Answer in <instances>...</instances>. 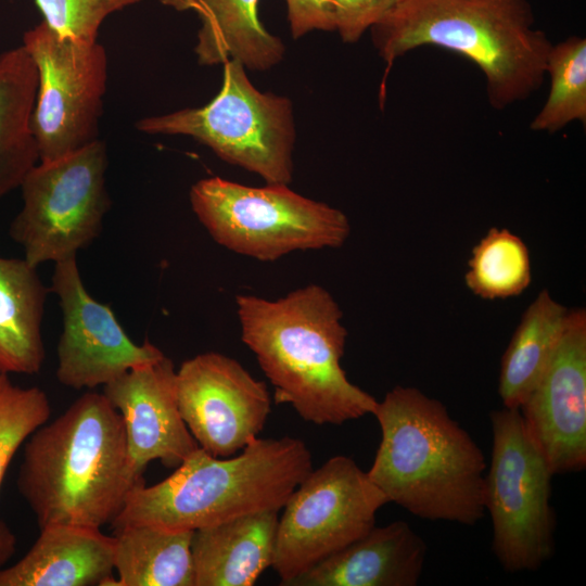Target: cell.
<instances>
[{
    "label": "cell",
    "mask_w": 586,
    "mask_h": 586,
    "mask_svg": "<svg viewBox=\"0 0 586 586\" xmlns=\"http://www.w3.org/2000/svg\"><path fill=\"white\" fill-rule=\"evenodd\" d=\"M16 486L39 528L112 524L129 493L145 483L132 463L119 412L86 392L24 442Z\"/></svg>",
    "instance_id": "6da1fadb"
},
{
    "label": "cell",
    "mask_w": 586,
    "mask_h": 586,
    "mask_svg": "<svg viewBox=\"0 0 586 586\" xmlns=\"http://www.w3.org/2000/svg\"><path fill=\"white\" fill-rule=\"evenodd\" d=\"M235 304L241 339L273 386L277 404L291 405L317 425L373 415L378 400L341 367L347 331L324 288L308 284L276 301L240 294Z\"/></svg>",
    "instance_id": "7a4b0ae2"
},
{
    "label": "cell",
    "mask_w": 586,
    "mask_h": 586,
    "mask_svg": "<svg viewBox=\"0 0 586 586\" xmlns=\"http://www.w3.org/2000/svg\"><path fill=\"white\" fill-rule=\"evenodd\" d=\"M373 415L381 441L367 473L390 502L429 521L470 526L484 517V455L442 402L398 385Z\"/></svg>",
    "instance_id": "3957f363"
},
{
    "label": "cell",
    "mask_w": 586,
    "mask_h": 586,
    "mask_svg": "<svg viewBox=\"0 0 586 586\" xmlns=\"http://www.w3.org/2000/svg\"><path fill=\"white\" fill-rule=\"evenodd\" d=\"M534 23L527 0H399L370 29L385 77L407 52L440 47L479 66L488 102L504 110L544 82L552 43Z\"/></svg>",
    "instance_id": "277c9868"
},
{
    "label": "cell",
    "mask_w": 586,
    "mask_h": 586,
    "mask_svg": "<svg viewBox=\"0 0 586 586\" xmlns=\"http://www.w3.org/2000/svg\"><path fill=\"white\" fill-rule=\"evenodd\" d=\"M311 470L310 450L290 436L256 438L231 458L199 447L165 480L135 487L111 525L194 532L255 512L280 511Z\"/></svg>",
    "instance_id": "5b68a950"
},
{
    "label": "cell",
    "mask_w": 586,
    "mask_h": 586,
    "mask_svg": "<svg viewBox=\"0 0 586 586\" xmlns=\"http://www.w3.org/2000/svg\"><path fill=\"white\" fill-rule=\"evenodd\" d=\"M190 203L218 244L258 260L340 247L351 232L342 211L303 196L288 184L257 188L205 178L192 186Z\"/></svg>",
    "instance_id": "8992f818"
},
{
    "label": "cell",
    "mask_w": 586,
    "mask_h": 586,
    "mask_svg": "<svg viewBox=\"0 0 586 586\" xmlns=\"http://www.w3.org/2000/svg\"><path fill=\"white\" fill-rule=\"evenodd\" d=\"M136 128L149 135L189 136L268 184L292 181V102L256 89L237 60L224 63L221 87L206 105L145 117Z\"/></svg>",
    "instance_id": "52a82bcc"
},
{
    "label": "cell",
    "mask_w": 586,
    "mask_h": 586,
    "mask_svg": "<svg viewBox=\"0 0 586 586\" xmlns=\"http://www.w3.org/2000/svg\"><path fill=\"white\" fill-rule=\"evenodd\" d=\"M489 419L493 447L484 507L492 519V549L507 572L535 571L555 550L557 521L550 504L555 474L518 408L493 410Z\"/></svg>",
    "instance_id": "ba28073f"
},
{
    "label": "cell",
    "mask_w": 586,
    "mask_h": 586,
    "mask_svg": "<svg viewBox=\"0 0 586 586\" xmlns=\"http://www.w3.org/2000/svg\"><path fill=\"white\" fill-rule=\"evenodd\" d=\"M387 497L347 456L311 470L279 515L271 568L280 585L366 535Z\"/></svg>",
    "instance_id": "9c48e42d"
},
{
    "label": "cell",
    "mask_w": 586,
    "mask_h": 586,
    "mask_svg": "<svg viewBox=\"0 0 586 586\" xmlns=\"http://www.w3.org/2000/svg\"><path fill=\"white\" fill-rule=\"evenodd\" d=\"M103 141L65 157L39 162L21 184L23 207L9 234L33 266L75 257L100 234L111 201Z\"/></svg>",
    "instance_id": "30bf717a"
},
{
    "label": "cell",
    "mask_w": 586,
    "mask_h": 586,
    "mask_svg": "<svg viewBox=\"0 0 586 586\" xmlns=\"http://www.w3.org/2000/svg\"><path fill=\"white\" fill-rule=\"evenodd\" d=\"M38 73L31 129L40 162L73 154L99 140L107 80L104 48L61 36L41 22L22 44Z\"/></svg>",
    "instance_id": "8fae6325"
},
{
    "label": "cell",
    "mask_w": 586,
    "mask_h": 586,
    "mask_svg": "<svg viewBox=\"0 0 586 586\" xmlns=\"http://www.w3.org/2000/svg\"><path fill=\"white\" fill-rule=\"evenodd\" d=\"M178 409L200 448L231 457L258 438L271 410L266 384L235 359L208 352L176 371Z\"/></svg>",
    "instance_id": "7c38bea8"
},
{
    "label": "cell",
    "mask_w": 586,
    "mask_h": 586,
    "mask_svg": "<svg viewBox=\"0 0 586 586\" xmlns=\"http://www.w3.org/2000/svg\"><path fill=\"white\" fill-rule=\"evenodd\" d=\"M52 291L60 298L63 314L55 371L61 384L75 390L94 388L165 356L149 341L132 342L111 307L90 296L76 256L55 263Z\"/></svg>",
    "instance_id": "4fadbf2b"
},
{
    "label": "cell",
    "mask_w": 586,
    "mask_h": 586,
    "mask_svg": "<svg viewBox=\"0 0 586 586\" xmlns=\"http://www.w3.org/2000/svg\"><path fill=\"white\" fill-rule=\"evenodd\" d=\"M553 474L586 468V311H568L559 345L519 408Z\"/></svg>",
    "instance_id": "5bb4252c"
},
{
    "label": "cell",
    "mask_w": 586,
    "mask_h": 586,
    "mask_svg": "<svg viewBox=\"0 0 586 586\" xmlns=\"http://www.w3.org/2000/svg\"><path fill=\"white\" fill-rule=\"evenodd\" d=\"M103 395L122 416L128 453L140 473L154 460L176 469L199 448L179 412L176 370L166 356L106 383Z\"/></svg>",
    "instance_id": "9a60e30c"
},
{
    "label": "cell",
    "mask_w": 586,
    "mask_h": 586,
    "mask_svg": "<svg viewBox=\"0 0 586 586\" xmlns=\"http://www.w3.org/2000/svg\"><path fill=\"white\" fill-rule=\"evenodd\" d=\"M426 558L422 537L403 520L373 526L289 586H416Z\"/></svg>",
    "instance_id": "2e32d148"
},
{
    "label": "cell",
    "mask_w": 586,
    "mask_h": 586,
    "mask_svg": "<svg viewBox=\"0 0 586 586\" xmlns=\"http://www.w3.org/2000/svg\"><path fill=\"white\" fill-rule=\"evenodd\" d=\"M39 531L28 552L0 570V586H117L113 535L74 524Z\"/></svg>",
    "instance_id": "e0dca14e"
},
{
    "label": "cell",
    "mask_w": 586,
    "mask_h": 586,
    "mask_svg": "<svg viewBox=\"0 0 586 586\" xmlns=\"http://www.w3.org/2000/svg\"><path fill=\"white\" fill-rule=\"evenodd\" d=\"M278 510H265L194 531V586H252L272 565Z\"/></svg>",
    "instance_id": "ac0fdd59"
},
{
    "label": "cell",
    "mask_w": 586,
    "mask_h": 586,
    "mask_svg": "<svg viewBox=\"0 0 586 586\" xmlns=\"http://www.w3.org/2000/svg\"><path fill=\"white\" fill-rule=\"evenodd\" d=\"M48 289L37 267L0 256V370L36 374L44 361L41 333Z\"/></svg>",
    "instance_id": "d6986e66"
},
{
    "label": "cell",
    "mask_w": 586,
    "mask_h": 586,
    "mask_svg": "<svg viewBox=\"0 0 586 586\" xmlns=\"http://www.w3.org/2000/svg\"><path fill=\"white\" fill-rule=\"evenodd\" d=\"M259 0H198L201 20L195 54L199 64L212 66L229 60L266 71L277 65L285 47L258 17Z\"/></svg>",
    "instance_id": "ffe728a7"
},
{
    "label": "cell",
    "mask_w": 586,
    "mask_h": 586,
    "mask_svg": "<svg viewBox=\"0 0 586 586\" xmlns=\"http://www.w3.org/2000/svg\"><path fill=\"white\" fill-rule=\"evenodd\" d=\"M38 73L23 46L0 54V199L40 162L31 129Z\"/></svg>",
    "instance_id": "44dd1931"
},
{
    "label": "cell",
    "mask_w": 586,
    "mask_h": 586,
    "mask_svg": "<svg viewBox=\"0 0 586 586\" xmlns=\"http://www.w3.org/2000/svg\"><path fill=\"white\" fill-rule=\"evenodd\" d=\"M569 309L543 290L525 309L502 355L498 393L504 407L520 408L552 358Z\"/></svg>",
    "instance_id": "7402d4cb"
},
{
    "label": "cell",
    "mask_w": 586,
    "mask_h": 586,
    "mask_svg": "<svg viewBox=\"0 0 586 586\" xmlns=\"http://www.w3.org/2000/svg\"><path fill=\"white\" fill-rule=\"evenodd\" d=\"M193 533L151 525L114 528L117 586H194Z\"/></svg>",
    "instance_id": "603a6c76"
},
{
    "label": "cell",
    "mask_w": 586,
    "mask_h": 586,
    "mask_svg": "<svg viewBox=\"0 0 586 586\" xmlns=\"http://www.w3.org/2000/svg\"><path fill=\"white\" fill-rule=\"evenodd\" d=\"M466 284L484 300L521 294L532 282L530 252L524 241L502 228H492L473 247Z\"/></svg>",
    "instance_id": "cb8c5ba5"
},
{
    "label": "cell",
    "mask_w": 586,
    "mask_h": 586,
    "mask_svg": "<svg viewBox=\"0 0 586 586\" xmlns=\"http://www.w3.org/2000/svg\"><path fill=\"white\" fill-rule=\"evenodd\" d=\"M549 95L530 128L553 133L571 122L586 124V39L577 36L551 46L546 61Z\"/></svg>",
    "instance_id": "d4e9b609"
},
{
    "label": "cell",
    "mask_w": 586,
    "mask_h": 586,
    "mask_svg": "<svg viewBox=\"0 0 586 586\" xmlns=\"http://www.w3.org/2000/svg\"><path fill=\"white\" fill-rule=\"evenodd\" d=\"M0 370V487L7 469L28 436L51 416L47 394L37 386L21 387ZM14 534L0 520V570L15 551Z\"/></svg>",
    "instance_id": "484cf974"
},
{
    "label": "cell",
    "mask_w": 586,
    "mask_h": 586,
    "mask_svg": "<svg viewBox=\"0 0 586 586\" xmlns=\"http://www.w3.org/2000/svg\"><path fill=\"white\" fill-rule=\"evenodd\" d=\"M44 23L61 36L86 42L97 41L98 31L110 14L141 0H35Z\"/></svg>",
    "instance_id": "4316f807"
},
{
    "label": "cell",
    "mask_w": 586,
    "mask_h": 586,
    "mask_svg": "<svg viewBox=\"0 0 586 586\" xmlns=\"http://www.w3.org/2000/svg\"><path fill=\"white\" fill-rule=\"evenodd\" d=\"M335 10V30L347 43L356 42L362 34L382 20L399 0H332Z\"/></svg>",
    "instance_id": "83f0119b"
},
{
    "label": "cell",
    "mask_w": 586,
    "mask_h": 586,
    "mask_svg": "<svg viewBox=\"0 0 586 586\" xmlns=\"http://www.w3.org/2000/svg\"><path fill=\"white\" fill-rule=\"evenodd\" d=\"M291 35L297 39L313 30H335L332 0H285Z\"/></svg>",
    "instance_id": "f1b7e54d"
},
{
    "label": "cell",
    "mask_w": 586,
    "mask_h": 586,
    "mask_svg": "<svg viewBox=\"0 0 586 586\" xmlns=\"http://www.w3.org/2000/svg\"><path fill=\"white\" fill-rule=\"evenodd\" d=\"M161 2L177 11H187V10H194L196 7L198 0H161Z\"/></svg>",
    "instance_id": "f546056e"
}]
</instances>
